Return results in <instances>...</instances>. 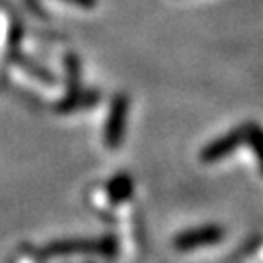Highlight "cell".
I'll return each instance as SVG.
<instances>
[{"instance_id":"4","label":"cell","mask_w":263,"mask_h":263,"mask_svg":"<svg viewBox=\"0 0 263 263\" xmlns=\"http://www.w3.org/2000/svg\"><path fill=\"white\" fill-rule=\"evenodd\" d=\"M244 141H246L244 125H240V127L232 129L230 133H226L222 137L215 139L213 142H209L207 146L201 151L199 158H201V162H205V164H216V162H220L226 156H230Z\"/></svg>"},{"instance_id":"5","label":"cell","mask_w":263,"mask_h":263,"mask_svg":"<svg viewBox=\"0 0 263 263\" xmlns=\"http://www.w3.org/2000/svg\"><path fill=\"white\" fill-rule=\"evenodd\" d=\"M133 191H135V181L125 172L113 176L111 181L107 183V197H109L111 205H121V203H125L127 199L133 197Z\"/></svg>"},{"instance_id":"11","label":"cell","mask_w":263,"mask_h":263,"mask_svg":"<svg viewBox=\"0 0 263 263\" xmlns=\"http://www.w3.org/2000/svg\"><path fill=\"white\" fill-rule=\"evenodd\" d=\"M63 2H70V4H74L82 10H92L98 4V0H63Z\"/></svg>"},{"instance_id":"10","label":"cell","mask_w":263,"mask_h":263,"mask_svg":"<svg viewBox=\"0 0 263 263\" xmlns=\"http://www.w3.org/2000/svg\"><path fill=\"white\" fill-rule=\"evenodd\" d=\"M24 4L28 6V10L31 12V14L45 18V10H43V6H41V2H39V0H24Z\"/></svg>"},{"instance_id":"9","label":"cell","mask_w":263,"mask_h":263,"mask_svg":"<svg viewBox=\"0 0 263 263\" xmlns=\"http://www.w3.org/2000/svg\"><path fill=\"white\" fill-rule=\"evenodd\" d=\"M244 133H246V141L252 151L255 152V156L259 160V170L263 174V129L255 123H244Z\"/></svg>"},{"instance_id":"3","label":"cell","mask_w":263,"mask_h":263,"mask_svg":"<svg viewBox=\"0 0 263 263\" xmlns=\"http://www.w3.org/2000/svg\"><path fill=\"white\" fill-rule=\"evenodd\" d=\"M224 238V230L216 224L197 226V228H189L179 232L174 238V248L179 252H191L197 248H205V246H215Z\"/></svg>"},{"instance_id":"7","label":"cell","mask_w":263,"mask_h":263,"mask_svg":"<svg viewBox=\"0 0 263 263\" xmlns=\"http://www.w3.org/2000/svg\"><path fill=\"white\" fill-rule=\"evenodd\" d=\"M10 63H14V65L22 66V70H26L29 76H33V78H37V80H41V82H45L47 86H53V82H55V76L51 74L49 70H45L41 65H37L35 61H31L29 57H26L24 53H14V55L8 57Z\"/></svg>"},{"instance_id":"2","label":"cell","mask_w":263,"mask_h":263,"mask_svg":"<svg viewBox=\"0 0 263 263\" xmlns=\"http://www.w3.org/2000/svg\"><path fill=\"white\" fill-rule=\"evenodd\" d=\"M127 111H129V100L125 94H115L111 100L109 115L105 121L104 142L109 151H117L125 139L127 129Z\"/></svg>"},{"instance_id":"8","label":"cell","mask_w":263,"mask_h":263,"mask_svg":"<svg viewBox=\"0 0 263 263\" xmlns=\"http://www.w3.org/2000/svg\"><path fill=\"white\" fill-rule=\"evenodd\" d=\"M65 72H66V94H76L80 90V61L72 53H68L65 57Z\"/></svg>"},{"instance_id":"1","label":"cell","mask_w":263,"mask_h":263,"mask_svg":"<svg viewBox=\"0 0 263 263\" xmlns=\"http://www.w3.org/2000/svg\"><path fill=\"white\" fill-rule=\"evenodd\" d=\"M119 250L117 240L113 236H102V238H74V240H59L51 242L45 248H41V257L51 259V257H66V255L76 254H94L111 259Z\"/></svg>"},{"instance_id":"6","label":"cell","mask_w":263,"mask_h":263,"mask_svg":"<svg viewBox=\"0 0 263 263\" xmlns=\"http://www.w3.org/2000/svg\"><path fill=\"white\" fill-rule=\"evenodd\" d=\"M100 94L94 90H78L76 94H65V98L61 100V104L57 105L59 113H68L76 111V109H86L98 104Z\"/></svg>"}]
</instances>
